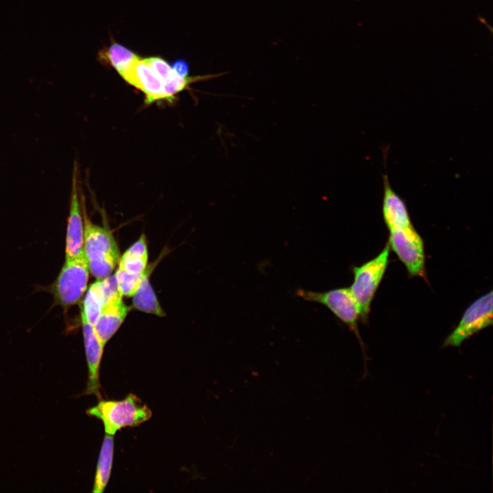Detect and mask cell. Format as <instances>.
Here are the masks:
<instances>
[{
    "instance_id": "cell-1",
    "label": "cell",
    "mask_w": 493,
    "mask_h": 493,
    "mask_svg": "<svg viewBox=\"0 0 493 493\" xmlns=\"http://www.w3.org/2000/svg\"><path fill=\"white\" fill-rule=\"evenodd\" d=\"M81 197L84 227V251L91 274L97 279L111 275L120 259V252L112 233L89 219Z\"/></svg>"
},
{
    "instance_id": "cell-2",
    "label": "cell",
    "mask_w": 493,
    "mask_h": 493,
    "mask_svg": "<svg viewBox=\"0 0 493 493\" xmlns=\"http://www.w3.org/2000/svg\"><path fill=\"white\" fill-rule=\"evenodd\" d=\"M87 414L99 419L105 433L112 435L124 427L138 426L152 416L151 410L134 394L120 401L100 399Z\"/></svg>"
},
{
    "instance_id": "cell-3",
    "label": "cell",
    "mask_w": 493,
    "mask_h": 493,
    "mask_svg": "<svg viewBox=\"0 0 493 493\" xmlns=\"http://www.w3.org/2000/svg\"><path fill=\"white\" fill-rule=\"evenodd\" d=\"M390 249L387 243L375 257L353 268V281L349 289L358 306L359 318L364 323L367 321L371 302L388 267Z\"/></svg>"
},
{
    "instance_id": "cell-4",
    "label": "cell",
    "mask_w": 493,
    "mask_h": 493,
    "mask_svg": "<svg viewBox=\"0 0 493 493\" xmlns=\"http://www.w3.org/2000/svg\"><path fill=\"white\" fill-rule=\"evenodd\" d=\"M295 293L305 301L323 305L347 325L357 337L363 349L364 362H366L364 346L360 338L357 326L359 318L358 306L349 288H338L325 292H315L299 288L296 290Z\"/></svg>"
},
{
    "instance_id": "cell-5",
    "label": "cell",
    "mask_w": 493,
    "mask_h": 493,
    "mask_svg": "<svg viewBox=\"0 0 493 493\" xmlns=\"http://www.w3.org/2000/svg\"><path fill=\"white\" fill-rule=\"evenodd\" d=\"M89 271L84 248L79 255L65 261L52 288L60 305L67 307L80 301L87 289Z\"/></svg>"
},
{
    "instance_id": "cell-6",
    "label": "cell",
    "mask_w": 493,
    "mask_h": 493,
    "mask_svg": "<svg viewBox=\"0 0 493 493\" xmlns=\"http://www.w3.org/2000/svg\"><path fill=\"white\" fill-rule=\"evenodd\" d=\"M388 244L412 276L424 277L425 255L423 240L413 225L389 230Z\"/></svg>"
},
{
    "instance_id": "cell-7",
    "label": "cell",
    "mask_w": 493,
    "mask_h": 493,
    "mask_svg": "<svg viewBox=\"0 0 493 493\" xmlns=\"http://www.w3.org/2000/svg\"><path fill=\"white\" fill-rule=\"evenodd\" d=\"M492 324V291H490L466 309L457 326L445 339L443 346H460L464 341Z\"/></svg>"
},
{
    "instance_id": "cell-8",
    "label": "cell",
    "mask_w": 493,
    "mask_h": 493,
    "mask_svg": "<svg viewBox=\"0 0 493 493\" xmlns=\"http://www.w3.org/2000/svg\"><path fill=\"white\" fill-rule=\"evenodd\" d=\"M78 166L75 162L66 238V260L75 258L84 251V227L78 190Z\"/></svg>"
},
{
    "instance_id": "cell-9",
    "label": "cell",
    "mask_w": 493,
    "mask_h": 493,
    "mask_svg": "<svg viewBox=\"0 0 493 493\" xmlns=\"http://www.w3.org/2000/svg\"><path fill=\"white\" fill-rule=\"evenodd\" d=\"M84 347L88 368L86 394H94L101 399L100 393L99 368L104 346L97 336L94 327L86 319L81 309Z\"/></svg>"
},
{
    "instance_id": "cell-10",
    "label": "cell",
    "mask_w": 493,
    "mask_h": 493,
    "mask_svg": "<svg viewBox=\"0 0 493 493\" xmlns=\"http://www.w3.org/2000/svg\"><path fill=\"white\" fill-rule=\"evenodd\" d=\"M125 80L144 94L147 104L166 100L163 81L144 59L139 58Z\"/></svg>"
},
{
    "instance_id": "cell-11",
    "label": "cell",
    "mask_w": 493,
    "mask_h": 493,
    "mask_svg": "<svg viewBox=\"0 0 493 493\" xmlns=\"http://www.w3.org/2000/svg\"><path fill=\"white\" fill-rule=\"evenodd\" d=\"M119 291L114 275L97 279L89 287L81 309L86 319L94 326L103 307Z\"/></svg>"
},
{
    "instance_id": "cell-12",
    "label": "cell",
    "mask_w": 493,
    "mask_h": 493,
    "mask_svg": "<svg viewBox=\"0 0 493 493\" xmlns=\"http://www.w3.org/2000/svg\"><path fill=\"white\" fill-rule=\"evenodd\" d=\"M129 309V307L123 302V295L120 292L114 295L103 307L93 327L104 346L118 329L126 318Z\"/></svg>"
},
{
    "instance_id": "cell-13",
    "label": "cell",
    "mask_w": 493,
    "mask_h": 493,
    "mask_svg": "<svg viewBox=\"0 0 493 493\" xmlns=\"http://www.w3.org/2000/svg\"><path fill=\"white\" fill-rule=\"evenodd\" d=\"M382 212L389 230L412 226L405 201L393 190L386 175L383 178Z\"/></svg>"
},
{
    "instance_id": "cell-14",
    "label": "cell",
    "mask_w": 493,
    "mask_h": 493,
    "mask_svg": "<svg viewBox=\"0 0 493 493\" xmlns=\"http://www.w3.org/2000/svg\"><path fill=\"white\" fill-rule=\"evenodd\" d=\"M148 251L144 235L120 257L118 268L129 274L142 275L147 270Z\"/></svg>"
},
{
    "instance_id": "cell-15",
    "label": "cell",
    "mask_w": 493,
    "mask_h": 493,
    "mask_svg": "<svg viewBox=\"0 0 493 493\" xmlns=\"http://www.w3.org/2000/svg\"><path fill=\"white\" fill-rule=\"evenodd\" d=\"M99 58L100 61L112 66L125 79L139 57L123 45L114 43L107 49L100 51Z\"/></svg>"
},
{
    "instance_id": "cell-16",
    "label": "cell",
    "mask_w": 493,
    "mask_h": 493,
    "mask_svg": "<svg viewBox=\"0 0 493 493\" xmlns=\"http://www.w3.org/2000/svg\"><path fill=\"white\" fill-rule=\"evenodd\" d=\"M114 455V435L106 434L100 450L92 492L101 493L109 481Z\"/></svg>"
},
{
    "instance_id": "cell-17",
    "label": "cell",
    "mask_w": 493,
    "mask_h": 493,
    "mask_svg": "<svg viewBox=\"0 0 493 493\" xmlns=\"http://www.w3.org/2000/svg\"><path fill=\"white\" fill-rule=\"evenodd\" d=\"M148 274L147 270L138 290L133 296L134 306L144 312L164 316L165 314L150 284Z\"/></svg>"
},
{
    "instance_id": "cell-18",
    "label": "cell",
    "mask_w": 493,
    "mask_h": 493,
    "mask_svg": "<svg viewBox=\"0 0 493 493\" xmlns=\"http://www.w3.org/2000/svg\"><path fill=\"white\" fill-rule=\"evenodd\" d=\"M147 270L142 275H133L117 268L114 276L116 279L118 290L123 296L131 297L134 296Z\"/></svg>"
},
{
    "instance_id": "cell-19",
    "label": "cell",
    "mask_w": 493,
    "mask_h": 493,
    "mask_svg": "<svg viewBox=\"0 0 493 493\" xmlns=\"http://www.w3.org/2000/svg\"><path fill=\"white\" fill-rule=\"evenodd\" d=\"M144 60L153 68L163 81L164 86L178 76L172 67L163 59L158 57L146 58Z\"/></svg>"
},
{
    "instance_id": "cell-20",
    "label": "cell",
    "mask_w": 493,
    "mask_h": 493,
    "mask_svg": "<svg viewBox=\"0 0 493 493\" xmlns=\"http://www.w3.org/2000/svg\"><path fill=\"white\" fill-rule=\"evenodd\" d=\"M172 68L173 71L181 77H186L188 73V66L187 63L184 60H177L173 65Z\"/></svg>"
}]
</instances>
